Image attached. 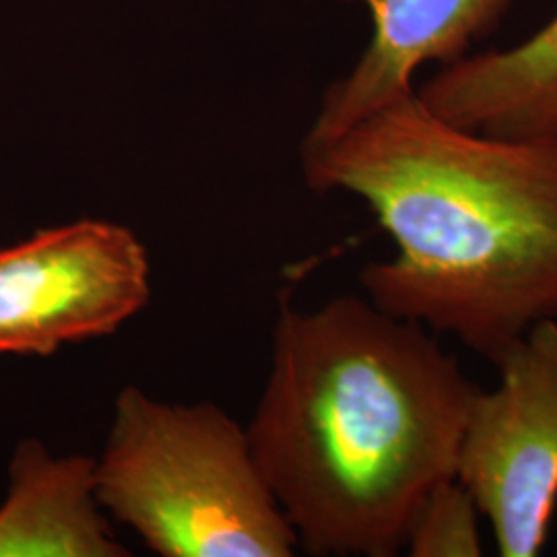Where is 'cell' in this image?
Masks as SVG:
<instances>
[{"mask_svg": "<svg viewBox=\"0 0 557 557\" xmlns=\"http://www.w3.org/2000/svg\"><path fill=\"white\" fill-rule=\"evenodd\" d=\"M478 388L438 335L366 296L283 306L246 430L299 547L398 556L423 499L455 478Z\"/></svg>", "mask_w": 557, "mask_h": 557, "instance_id": "1", "label": "cell"}, {"mask_svg": "<svg viewBox=\"0 0 557 557\" xmlns=\"http://www.w3.org/2000/svg\"><path fill=\"white\" fill-rule=\"evenodd\" d=\"M96 483L108 517L161 557H292L299 547L248 430L211 400L168 403L124 386Z\"/></svg>", "mask_w": 557, "mask_h": 557, "instance_id": "3", "label": "cell"}, {"mask_svg": "<svg viewBox=\"0 0 557 557\" xmlns=\"http://www.w3.org/2000/svg\"><path fill=\"white\" fill-rule=\"evenodd\" d=\"M436 116L504 139H557V17L508 50L462 57L418 89Z\"/></svg>", "mask_w": 557, "mask_h": 557, "instance_id": "8", "label": "cell"}, {"mask_svg": "<svg viewBox=\"0 0 557 557\" xmlns=\"http://www.w3.org/2000/svg\"><path fill=\"white\" fill-rule=\"evenodd\" d=\"M478 388L455 478L478 502L502 557L543 554L557 512V320L541 322Z\"/></svg>", "mask_w": 557, "mask_h": 557, "instance_id": "4", "label": "cell"}, {"mask_svg": "<svg viewBox=\"0 0 557 557\" xmlns=\"http://www.w3.org/2000/svg\"><path fill=\"white\" fill-rule=\"evenodd\" d=\"M372 17V40L358 64L333 83L320 101L304 145L335 139L359 120L418 89L425 62L450 64L504 13L508 0H347Z\"/></svg>", "mask_w": 557, "mask_h": 557, "instance_id": "6", "label": "cell"}, {"mask_svg": "<svg viewBox=\"0 0 557 557\" xmlns=\"http://www.w3.org/2000/svg\"><path fill=\"white\" fill-rule=\"evenodd\" d=\"M317 193L363 200L395 257L359 273L380 310L496 359L557 320V139H504L436 116L418 91L301 145Z\"/></svg>", "mask_w": 557, "mask_h": 557, "instance_id": "2", "label": "cell"}, {"mask_svg": "<svg viewBox=\"0 0 557 557\" xmlns=\"http://www.w3.org/2000/svg\"><path fill=\"white\" fill-rule=\"evenodd\" d=\"M126 556L98 496L96 458L54 457L40 440H23L0 504V557Z\"/></svg>", "mask_w": 557, "mask_h": 557, "instance_id": "7", "label": "cell"}, {"mask_svg": "<svg viewBox=\"0 0 557 557\" xmlns=\"http://www.w3.org/2000/svg\"><path fill=\"white\" fill-rule=\"evenodd\" d=\"M481 510L457 478L438 483L423 499L407 537L413 557L483 556Z\"/></svg>", "mask_w": 557, "mask_h": 557, "instance_id": "9", "label": "cell"}, {"mask_svg": "<svg viewBox=\"0 0 557 557\" xmlns=\"http://www.w3.org/2000/svg\"><path fill=\"white\" fill-rule=\"evenodd\" d=\"M149 298V252L131 227L83 218L40 230L0 250V356L110 337Z\"/></svg>", "mask_w": 557, "mask_h": 557, "instance_id": "5", "label": "cell"}]
</instances>
